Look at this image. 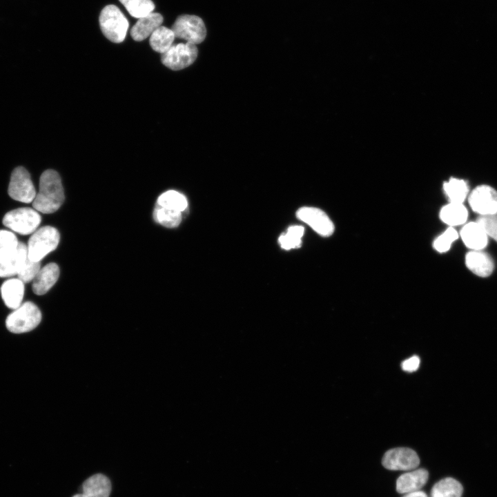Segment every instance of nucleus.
I'll list each match as a JSON object with an SVG mask.
<instances>
[{"label": "nucleus", "mask_w": 497, "mask_h": 497, "mask_svg": "<svg viewBox=\"0 0 497 497\" xmlns=\"http://www.w3.org/2000/svg\"><path fill=\"white\" fill-rule=\"evenodd\" d=\"M72 497H87V496L86 495H84V494H76V495L73 496Z\"/></svg>", "instance_id": "nucleus-34"}, {"label": "nucleus", "mask_w": 497, "mask_h": 497, "mask_svg": "<svg viewBox=\"0 0 497 497\" xmlns=\"http://www.w3.org/2000/svg\"><path fill=\"white\" fill-rule=\"evenodd\" d=\"M468 201L471 209L480 216L497 214V191L489 185L482 184L474 188Z\"/></svg>", "instance_id": "nucleus-9"}, {"label": "nucleus", "mask_w": 497, "mask_h": 497, "mask_svg": "<svg viewBox=\"0 0 497 497\" xmlns=\"http://www.w3.org/2000/svg\"><path fill=\"white\" fill-rule=\"evenodd\" d=\"M476 222L481 225L488 237L497 242V214L479 216Z\"/></svg>", "instance_id": "nucleus-31"}, {"label": "nucleus", "mask_w": 497, "mask_h": 497, "mask_svg": "<svg viewBox=\"0 0 497 497\" xmlns=\"http://www.w3.org/2000/svg\"><path fill=\"white\" fill-rule=\"evenodd\" d=\"M40 262L32 261L28 257L17 273L18 278L23 283L33 280L40 270Z\"/></svg>", "instance_id": "nucleus-30"}, {"label": "nucleus", "mask_w": 497, "mask_h": 497, "mask_svg": "<svg viewBox=\"0 0 497 497\" xmlns=\"http://www.w3.org/2000/svg\"><path fill=\"white\" fill-rule=\"evenodd\" d=\"M297 217L309 225L318 234L323 237L331 236L335 226L330 217L322 210L310 206L299 208Z\"/></svg>", "instance_id": "nucleus-11"}, {"label": "nucleus", "mask_w": 497, "mask_h": 497, "mask_svg": "<svg viewBox=\"0 0 497 497\" xmlns=\"http://www.w3.org/2000/svg\"><path fill=\"white\" fill-rule=\"evenodd\" d=\"M59 275V269L55 263L46 264L40 269L33 279L32 291L39 295L46 293L56 283Z\"/></svg>", "instance_id": "nucleus-14"}, {"label": "nucleus", "mask_w": 497, "mask_h": 497, "mask_svg": "<svg viewBox=\"0 0 497 497\" xmlns=\"http://www.w3.org/2000/svg\"><path fill=\"white\" fill-rule=\"evenodd\" d=\"M403 497H428V496L422 491H418L406 494Z\"/></svg>", "instance_id": "nucleus-33"}, {"label": "nucleus", "mask_w": 497, "mask_h": 497, "mask_svg": "<svg viewBox=\"0 0 497 497\" xmlns=\"http://www.w3.org/2000/svg\"><path fill=\"white\" fill-rule=\"evenodd\" d=\"M157 204L162 207L180 212L184 211L188 206L186 197L183 194L173 190L160 195Z\"/></svg>", "instance_id": "nucleus-24"}, {"label": "nucleus", "mask_w": 497, "mask_h": 497, "mask_svg": "<svg viewBox=\"0 0 497 497\" xmlns=\"http://www.w3.org/2000/svg\"><path fill=\"white\" fill-rule=\"evenodd\" d=\"M41 222V216L30 208H19L8 212L3 218V224L21 235L34 233Z\"/></svg>", "instance_id": "nucleus-6"}, {"label": "nucleus", "mask_w": 497, "mask_h": 497, "mask_svg": "<svg viewBox=\"0 0 497 497\" xmlns=\"http://www.w3.org/2000/svg\"><path fill=\"white\" fill-rule=\"evenodd\" d=\"M439 215L444 223L454 227L466 222L468 211L463 204L449 202L441 208Z\"/></svg>", "instance_id": "nucleus-20"}, {"label": "nucleus", "mask_w": 497, "mask_h": 497, "mask_svg": "<svg viewBox=\"0 0 497 497\" xmlns=\"http://www.w3.org/2000/svg\"><path fill=\"white\" fill-rule=\"evenodd\" d=\"M171 29L175 37L195 45L202 43L206 36L204 22L199 17L193 14L179 16Z\"/></svg>", "instance_id": "nucleus-5"}, {"label": "nucleus", "mask_w": 497, "mask_h": 497, "mask_svg": "<svg viewBox=\"0 0 497 497\" xmlns=\"http://www.w3.org/2000/svg\"><path fill=\"white\" fill-rule=\"evenodd\" d=\"M175 37L172 29L161 26L151 34L149 42L153 50L163 54L172 46Z\"/></svg>", "instance_id": "nucleus-23"}, {"label": "nucleus", "mask_w": 497, "mask_h": 497, "mask_svg": "<svg viewBox=\"0 0 497 497\" xmlns=\"http://www.w3.org/2000/svg\"><path fill=\"white\" fill-rule=\"evenodd\" d=\"M18 244L17 238L13 233L0 230V262L15 251Z\"/></svg>", "instance_id": "nucleus-28"}, {"label": "nucleus", "mask_w": 497, "mask_h": 497, "mask_svg": "<svg viewBox=\"0 0 497 497\" xmlns=\"http://www.w3.org/2000/svg\"><path fill=\"white\" fill-rule=\"evenodd\" d=\"M467 267L474 274L487 277L493 271L494 264L491 257L481 250H471L465 256Z\"/></svg>", "instance_id": "nucleus-16"}, {"label": "nucleus", "mask_w": 497, "mask_h": 497, "mask_svg": "<svg viewBox=\"0 0 497 497\" xmlns=\"http://www.w3.org/2000/svg\"><path fill=\"white\" fill-rule=\"evenodd\" d=\"M429 472L423 468L414 469L400 475L396 480V491L399 494H409L420 491L427 483Z\"/></svg>", "instance_id": "nucleus-12"}, {"label": "nucleus", "mask_w": 497, "mask_h": 497, "mask_svg": "<svg viewBox=\"0 0 497 497\" xmlns=\"http://www.w3.org/2000/svg\"><path fill=\"white\" fill-rule=\"evenodd\" d=\"M59 238L58 231L50 226L35 231L28 242V257L30 260L40 262L49 253L56 249Z\"/></svg>", "instance_id": "nucleus-3"}, {"label": "nucleus", "mask_w": 497, "mask_h": 497, "mask_svg": "<svg viewBox=\"0 0 497 497\" xmlns=\"http://www.w3.org/2000/svg\"><path fill=\"white\" fill-rule=\"evenodd\" d=\"M304 233L302 226H291L284 234H282L278 242L281 247L285 250L299 248L302 244V237Z\"/></svg>", "instance_id": "nucleus-26"}, {"label": "nucleus", "mask_w": 497, "mask_h": 497, "mask_svg": "<svg viewBox=\"0 0 497 497\" xmlns=\"http://www.w3.org/2000/svg\"><path fill=\"white\" fill-rule=\"evenodd\" d=\"M99 26L104 35L113 43L122 42L128 28V21L118 7L107 5L99 17Z\"/></svg>", "instance_id": "nucleus-2"}, {"label": "nucleus", "mask_w": 497, "mask_h": 497, "mask_svg": "<svg viewBox=\"0 0 497 497\" xmlns=\"http://www.w3.org/2000/svg\"><path fill=\"white\" fill-rule=\"evenodd\" d=\"M382 464L389 470L410 471L418 467L420 458L416 452L410 448L396 447L385 452Z\"/></svg>", "instance_id": "nucleus-10"}, {"label": "nucleus", "mask_w": 497, "mask_h": 497, "mask_svg": "<svg viewBox=\"0 0 497 497\" xmlns=\"http://www.w3.org/2000/svg\"><path fill=\"white\" fill-rule=\"evenodd\" d=\"M27 258V245L23 242H19L15 251L0 262V277L17 275Z\"/></svg>", "instance_id": "nucleus-17"}, {"label": "nucleus", "mask_w": 497, "mask_h": 497, "mask_svg": "<svg viewBox=\"0 0 497 497\" xmlns=\"http://www.w3.org/2000/svg\"><path fill=\"white\" fill-rule=\"evenodd\" d=\"M463 487L457 480L447 477L433 485L430 497H462Z\"/></svg>", "instance_id": "nucleus-21"}, {"label": "nucleus", "mask_w": 497, "mask_h": 497, "mask_svg": "<svg viewBox=\"0 0 497 497\" xmlns=\"http://www.w3.org/2000/svg\"><path fill=\"white\" fill-rule=\"evenodd\" d=\"M82 490L87 497H109L111 491L110 481L106 476L97 474L84 481Z\"/></svg>", "instance_id": "nucleus-19"}, {"label": "nucleus", "mask_w": 497, "mask_h": 497, "mask_svg": "<svg viewBox=\"0 0 497 497\" xmlns=\"http://www.w3.org/2000/svg\"><path fill=\"white\" fill-rule=\"evenodd\" d=\"M420 363V360L419 357L417 355H413L404 360L401 364V367L403 371L407 372H413L419 368Z\"/></svg>", "instance_id": "nucleus-32"}, {"label": "nucleus", "mask_w": 497, "mask_h": 497, "mask_svg": "<svg viewBox=\"0 0 497 497\" xmlns=\"http://www.w3.org/2000/svg\"><path fill=\"white\" fill-rule=\"evenodd\" d=\"M8 195L17 201L23 203L33 202L36 191L28 171L23 166L15 168L10 177Z\"/></svg>", "instance_id": "nucleus-8"}, {"label": "nucleus", "mask_w": 497, "mask_h": 497, "mask_svg": "<svg viewBox=\"0 0 497 497\" xmlns=\"http://www.w3.org/2000/svg\"><path fill=\"white\" fill-rule=\"evenodd\" d=\"M153 217L155 222L167 228L177 227L181 222L182 212L162 207L157 204Z\"/></svg>", "instance_id": "nucleus-25"}, {"label": "nucleus", "mask_w": 497, "mask_h": 497, "mask_svg": "<svg viewBox=\"0 0 497 497\" xmlns=\"http://www.w3.org/2000/svg\"><path fill=\"white\" fill-rule=\"evenodd\" d=\"M460 235L465 245L471 250H482L487 245L488 236L476 221L465 224Z\"/></svg>", "instance_id": "nucleus-13"}, {"label": "nucleus", "mask_w": 497, "mask_h": 497, "mask_svg": "<svg viewBox=\"0 0 497 497\" xmlns=\"http://www.w3.org/2000/svg\"><path fill=\"white\" fill-rule=\"evenodd\" d=\"M197 55L196 45L190 42L179 43L173 44L166 52L162 54L161 60L168 68L179 70L191 65Z\"/></svg>", "instance_id": "nucleus-7"}, {"label": "nucleus", "mask_w": 497, "mask_h": 497, "mask_svg": "<svg viewBox=\"0 0 497 497\" xmlns=\"http://www.w3.org/2000/svg\"><path fill=\"white\" fill-rule=\"evenodd\" d=\"M163 17L158 12H151L139 18L130 30V36L137 41L148 37L163 22Z\"/></svg>", "instance_id": "nucleus-15"}, {"label": "nucleus", "mask_w": 497, "mask_h": 497, "mask_svg": "<svg viewBox=\"0 0 497 497\" xmlns=\"http://www.w3.org/2000/svg\"><path fill=\"white\" fill-rule=\"evenodd\" d=\"M459 234L451 226H449L433 242V246L439 253H445L449 250L451 244L458 238Z\"/></svg>", "instance_id": "nucleus-29"}, {"label": "nucleus", "mask_w": 497, "mask_h": 497, "mask_svg": "<svg viewBox=\"0 0 497 497\" xmlns=\"http://www.w3.org/2000/svg\"><path fill=\"white\" fill-rule=\"evenodd\" d=\"M64 201V192L59 173L52 169L45 170L39 179V190L32 202L33 208L42 213H52Z\"/></svg>", "instance_id": "nucleus-1"}, {"label": "nucleus", "mask_w": 497, "mask_h": 497, "mask_svg": "<svg viewBox=\"0 0 497 497\" xmlns=\"http://www.w3.org/2000/svg\"><path fill=\"white\" fill-rule=\"evenodd\" d=\"M1 294L5 304L9 309H17L21 304L23 298V282L19 278L6 280L1 286Z\"/></svg>", "instance_id": "nucleus-18"}, {"label": "nucleus", "mask_w": 497, "mask_h": 497, "mask_svg": "<svg viewBox=\"0 0 497 497\" xmlns=\"http://www.w3.org/2000/svg\"><path fill=\"white\" fill-rule=\"evenodd\" d=\"M128 13L135 18H141L154 10L155 6L151 0H119Z\"/></svg>", "instance_id": "nucleus-27"}, {"label": "nucleus", "mask_w": 497, "mask_h": 497, "mask_svg": "<svg viewBox=\"0 0 497 497\" xmlns=\"http://www.w3.org/2000/svg\"><path fill=\"white\" fill-rule=\"evenodd\" d=\"M41 320V313L34 303L21 304L6 318L7 329L14 333H22L35 329Z\"/></svg>", "instance_id": "nucleus-4"}, {"label": "nucleus", "mask_w": 497, "mask_h": 497, "mask_svg": "<svg viewBox=\"0 0 497 497\" xmlns=\"http://www.w3.org/2000/svg\"><path fill=\"white\" fill-rule=\"evenodd\" d=\"M443 190L449 198V202L461 203L469 195V188L467 183L462 179L450 178L443 184Z\"/></svg>", "instance_id": "nucleus-22"}]
</instances>
